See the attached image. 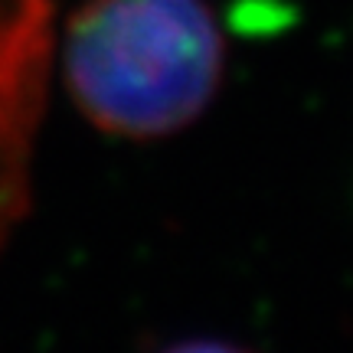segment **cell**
Returning <instances> with one entry per match:
<instances>
[{
	"label": "cell",
	"instance_id": "1",
	"mask_svg": "<svg viewBox=\"0 0 353 353\" xmlns=\"http://www.w3.org/2000/svg\"><path fill=\"white\" fill-rule=\"evenodd\" d=\"M63 39L69 95L114 138H170L223 82L226 43L206 0H85Z\"/></svg>",
	"mask_w": 353,
	"mask_h": 353
},
{
	"label": "cell",
	"instance_id": "2",
	"mask_svg": "<svg viewBox=\"0 0 353 353\" xmlns=\"http://www.w3.org/2000/svg\"><path fill=\"white\" fill-rule=\"evenodd\" d=\"M50 59V0H0V249L30 203V161Z\"/></svg>",
	"mask_w": 353,
	"mask_h": 353
}]
</instances>
